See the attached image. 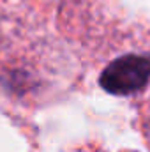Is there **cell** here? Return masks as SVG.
<instances>
[{
  "mask_svg": "<svg viewBox=\"0 0 150 152\" xmlns=\"http://www.w3.org/2000/svg\"><path fill=\"white\" fill-rule=\"evenodd\" d=\"M99 85L113 96H136L150 85V48L138 50L104 64Z\"/></svg>",
  "mask_w": 150,
  "mask_h": 152,
  "instance_id": "6da1fadb",
  "label": "cell"
},
{
  "mask_svg": "<svg viewBox=\"0 0 150 152\" xmlns=\"http://www.w3.org/2000/svg\"><path fill=\"white\" fill-rule=\"evenodd\" d=\"M136 126H138V131H140V134H141L147 149L150 151V96L140 104Z\"/></svg>",
  "mask_w": 150,
  "mask_h": 152,
  "instance_id": "7a4b0ae2",
  "label": "cell"
}]
</instances>
